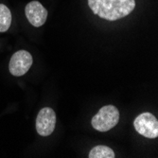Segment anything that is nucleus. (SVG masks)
Segmentation results:
<instances>
[{"label":"nucleus","mask_w":158,"mask_h":158,"mask_svg":"<svg viewBox=\"0 0 158 158\" xmlns=\"http://www.w3.org/2000/svg\"><path fill=\"white\" fill-rule=\"evenodd\" d=\"M11 24V13L5 5L0 4V32L9 30Z\"/></svg>","instance_id":"nucleus-7"},{"label":"nucleus","mask_w":158,"mask_h":158,"mask_svg":"<svg viewBox=\"0 0 158 158\" xmlns=\"http://www.w3.org/2000/svg\"><path fill=\"white\" fill-rule=\"evenodd\" d=\"M135 131L147 138H156L158 136V121L151 113H142L135 119Z\"/></svg>","instance_id":"nucleus-3"},{"label":"nucleus","mask_w":158,"mask_h":158,"mask_svg":"<svg viewBox=\"0 0 158 158\" xmlns=\"http://www.w3.org/2000/svg\"><path fill=\"white\" fill-rule=\"evenodd\" d=\"M56 114L49 108L45 107L39 111L36 118V131L42 136L50 135L55 129Z\"/></svg>","instance_id":"nucleus-5"},{"label":"nucleus","mask_w":158,"mask_h":158,"mask_svg":"<svg viewBox=\"0 0 158 158\" xmlns=\"http://www.w3.org/2000/svg\"><path fill=\"white\" fill-rule=\"evenodd\" d=\"M92 11L109 21L118 20L129 15L135 7V0H88Z\"/></svg>","instance_id":"nucleus-1"},{"label":"nucleus","mask_w":158,"mask_h":158,"mask_svg":"<svg viewBox=\"0 0 158 158\" xmlns=\"http://www.w3.org/2000/svg\"><path fill=\"white\" fill-rule=\"evenodd\" d=\"M32 56L30 52L26 50H19L11 57L9 64L10 72L16 77L23 76L30 70L32 65Z\"/></svg>","instance_id":"nucleus-4"},{"label":"nucleus","mask_w":158,"mask_h":158,"mask_svg":"<svg viewBox=\"0 0 158 158\" xmlns=\"http://www.w3.org/2000/svg\"><path fill=\"white\" fill-rule=\"evenodd\" d=\"M119 121V112L114 105H106L100 108L93 117L91 124L98 132H107L117 126Z\"/></svg>","instance_id":"nucleus-2"},{"label":"nucleus","mask_w":158,"mask_h":158,"mask_svg":"<svg viewBox=\"0 0 158 158\" xmlns=\"http://www.w3.org/2000/svg\"><path fill=\"white\" fill-rule=\"evenodd\" d=\"M88 157L90 158H114V152L111 148L107 146L99 145V146L94 147L90 151Z\"/></svg>","instance_id":"nucleus-8"},{"label":"nucleus","mask_w":158,"mask_h":158,"mask_svg":"<svg viewBox=\"0 0 158 158\" xmlns=\"http://www.w3.org/2000/svg\"><path fill=\"white\" fill-rule=\"evenodd\" d=\"M26 16L33 27H39L43 26L48 17V11L40 2L31 1L26 6L25 9Z\"/></svg>","instance_id":"nucleus-6"}]
</instances>
